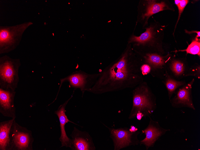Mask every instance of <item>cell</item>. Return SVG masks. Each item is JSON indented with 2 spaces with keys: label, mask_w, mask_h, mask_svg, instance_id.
Instances as JSON below:
<instances>
[{
  "label": "cell",
  "mask_w": 200,
  "mask_h": 150,
  "mask_svg": "<svg viewBox=\"0 0 200 150\" xmlns=\"http://www.w3.org/2000/svg\"><path fill=\"white\" fill-rule=\"evenodd\" d=\"M126 50L120 58L100 72L95 84L87 91L95 94L117 92L127 88H134L143 81L141 66L132 64Z\"/></svg>",
  "instance_id": "cell-1"
},
{
  "label": "cell",
  "mask_w": 200,
  "mask_h": 150,
  "mask_svg": "<svg viewBox=\"0 0 200 150\" xmlns=\"http://www.w3.org/2000/svg\"><path fill=\"white\" fill-rule=\"evenodd\" d=\"M132 106L128 119L135 118L140 113L145 118L150 116L157 108L156 97L147 83L143 81L134 88Z\"/></svg>",
  "instance_id": "cell-2"
},
{
  "label": "cell",
  "mask_w": 200,
  "mask_h": 150,
  "mask_svg": "<svg viewBox=\"0 0 200 150\" xmlns=\"http://www.w3.org/2000/svg\"><path fill=\"white\" fill-rule=\"evenodd\" d=\"M33 24L28 22L13 26H1L0 54L8 53L16 48L24 32Z\"/></svg>",
  "instance_id": "cell-3"
},
{
  "label": "cell",
  "mask_w": 200,
  "mask_h": 150,
  "mask_svg": "<svg viewBox=\"0 0 200 150\" xmlns=\"http://www.w3.org/2000/svg\"><path fill=\"white\" fill-rule=\"evenodd\" d=\"M21 65L19 59H13L6 55L0 57V88L15 90L19 81Z\"/></svg>",
  "instance_id": "cell-4"
},
{
  "label": "cell",
  "mask_w": 200,
  "mask_h": 150,
  "mask_svg": "<svg viewBox=\"0 0 200 150\" xmlns=\"http://www.w3.org/2000/svg\"><path fill=\"white\" fill-rule=\"evenodd\" d=\"M34 140L32 132L15 121L10 134V150H33Z\"/></svg>",
  "instance_id": "cell-5"
},
{
  "label": "cell",
  "mask_w": 200,
  "mask_h": 150,
  "mask_svg": "<svg viewBox=\"0 0 200 150\" xmlns=\"http://www.w3.org/2000/svg\"><path fill=\"white\" fill-rule=\"evenodd\" d=\"M110 137L113 142L114 150H119L131 146L139 144L138 136L140 133L138 130L131 132L128 127L114 128L108 127Z\"/></svg>",
  "instance_id": "cell-6"
},
{
  "label": "cell",
  "mask_w": 200,
  "mask_h": 150,
  "mask_svg": "<svg viewBox=\"0 0 200 150\" xmlns=\"http://www.w3.org/2000/svg\"><path fill=\"white\" fill-rule=\"evenodd\" d=\"M100 75V72L88 74L81 70L76 71L66 77L60 79V84L56 100L61 85L65 81L69 82V87L74 89H79L82 95L85 91L90 89L95 84Z\"/></svg>",
  "instance_id": "cell-7"
},
{
  "label": "cell",
  "mask_w": 200,
  "mask_h": 150,
  "mask_svg": "<svg viewBox=\"0 0 200 150\" xmlns=\"http://www.w3.org/2000/svg\"><path fill=\"white\" fill-rule=\"evenodd\" d=\"M194 81L195 79L193 78L190 81L177 90L175 96L169 100L172 107L175 108L187 107L196 110L192 95V86Z\"/></svg>",
  "instance_id": "cell-8"
},
{
  "label": "cell",
  "mask_w": 200,
  "mask_h": 150,
  "mask_svg": "<svg viewBox=\"0 0 200 150\" xmlns=\"http://www.w3.org/2000/svg\"><path fill=\"white\" fill-rule=\"evenodd\" d=\"M148 126L142 130V132L146 137L143 140H140L139 144L144 145L146 150L153 147L156 142L162 136L164 135L169 129L161 127L158 122L153 120L150 116Z\"/></svg>",
  "instance_id": "cell-9"
},
{
  "label": "cell",
  "mask_w": 200,
  "mask_h": 150,
  "mask_svg": "<svg viewBox=\"0 0 200 150\" xmlns=\"http://www.w3.org/2000/svg\"><path fill=\"white\" fill-rule=\"evenodd\" d=\"M145 62L151 67L150 74L153 77L162 80L166 74V63L168 61L166 57L157 53L148 52L143 55Z\"/></svg>",
  "instance_id": "cell-10"
},
{
  "label": "cell",
  "mask_w": 200,
  "mask_h": 150,
  "mask_svg": "<svg viewBox=\"0 0 200 150\" xmlns=\"http://www.w3.org/2000/svg\"><path fill=\"white\" fill-rule=\"evenodd\" d=\"M72 150H95L93 139L88 132L80 130L75 127L70 135Z\"/></svg>",
  "instance_id": "cell-11"
},
{
  "label": "cell",
  "mask_w": 200,
  "mask_h": 150,
  "mask_svg": "<svg viewBox=\"0 0 200 150\" xmlns=\"http://www.w3.org/2000/svg\"><path fill=\"white\" fill-rule=\"evenodd\" d=\"M15 90L0 88V112L4 116L15 119L16 109L14 103Z\"/></svg>",
  "instance_id": "cell-12"
},
{
  "label": "cell",
  "mask_w": 200,
  "mask_h": 150,
  "mask_svg": "<svg viewBox=\"0 0 200 150\" xmlns=\"http://www.w3.org/2000/svg\"><path fill=\"white\" fill-rule=\"evenodd\" d=\"M73 95L66 101L63 104L60 105L57 110L54 111V113L58 117L60 122V136L59 140L61 143V147L65 146L66 147L71 148L72 139L69 138L67 136L65 129V125L68 122H70L75 124L77 125L73 122L70 120L66 114L65 108L66 105L72 98Z\"/></svg>",
  "instance_id": "cell-13"
},
{
  "label": "cell",
  "mask_w": 200,
  "mask_h": 150,
  "mask_svg": "<svg viewBox=\"0 0 200 150\" xmlns=\"http://www.w3.org/2000/svg\"><path fill=\"white\" fill-rule=\"evenodd\" d=\"M15 119L0 122V150H10V134Z\"/></svg>",
  "instance_id": "cell-14"
},
{
  "label": "cell",
  "mask_w": 200,
  "mask_h": 150,
  "mask_svg": "<svg viewBox=\"0 0 200 150\" xmlns=\"http://www.w3.org/2000/svg\"><path fill=\"white\" fill-rule=\"evenodd\" d=\"M189 69L181 60L174 59L171 61L169 68L166 69V72L173 78L180 80L186 77Z\"/></svg>",
  "instance_id": "cell-15"
},
{
  "label": "cell",
  "mask_w": 200,
  "mask_h": 150,
  "mask_svg": "<svg viewBox=\"0 0 200 150\" xmlns=\"http://www.w3.org/2000/svg\"><path fill=\"white\" fill-rule=\"evenodd\" d=\"M162 81L167 90L169 100L177 89L187 83L185 80H177L173 78L166 72L165 76Z\"/></svg>",
  "instance_id": "cell-16"
},
{
  "label": "cell",
  "mask_w": 200,
  "mask_h": 150,
  "mask_svg": "<svg viewBox=\"0 0 200 150\" xmlns=\"http://www.w3.org/2000/svg\"><path fill=\"white\" fill-rule=\"evenodd\" d=\"M168 9L169 8L164 2L157 3L154 0L148 1L146 11L142 15L143 19L146 18L147 19L152 15Z\"/></svg>",
  "instance_id": "cell-17"
},
{
  "label": "cell",
  "mask_w": 200,
  "mask_h": 150,
  "mask_svg": "<svg viewBox=\"0 0 200 150\" xmlns=\"http://www.w3.org/2000/svg\"><path fill=\"white\" fill-rule=\"evenodd\" d=\"M153 28L152 27L146 28V31L139 37L133 36L128 42L129 43L132 42L137 43V45H144L149 41L152 37V31Z\"/></svg>",
  "instance_id": "cell-18"
},
{
  "label": "cell",
  "mask_w": 200,
  "mask_h": 150,
  "mask_svg": "<svg viewBox=\"0 0 200 150\" xmlns=\"http://www.w3.org/2000/svg\"><path fill=\"white\" fill-rule=\"evenodd\" d=\"M196 39L193 40L188 45L186 49L179 50L180 51H185L187 54H197L200 57V42L198 40Z\"/></svg>",
  "instance_id": "cell-19"
},
{
  "label": "cell",
  "mask_w": 200,
  "mask_h": 150,
  "mask_svg": "<svg viewBox=\"0 0 200 150\" xmlns=\"http://www.w3.org/2000/svg\"><path fill=\"white\" fill-rule=\"evenodd\" d=\"M189 1L187 0H175V3L178 7L179 11V16L176 25H177L178 21H179L181 13L183 11L185 7L188 3Z\"/></svg>",
  "instance_id": "cell-20"
},
{
  "label": "cell",
  "mask_w": 200,
  "mask_h": 150,
  "mask_svg": "<svg viewBox=\"0 0 200 150\" xmlns=\"http://www.w3.org/2000/svg\"><path fill=\"white\" fill-rule=\"evenodd\" d=\"M191 76H194L199 79L200 78L199 66H198L195 68H189L188 72L186 75V77Z\"/></svg>",
  "instance_id": "cell-21"
},
{
  "label": "cell",
  "mask_w": 200,
  "mask_h": 150,
  "mask_svg": "<svg viewBox=\"0 0 200 150\" xmlns=\"http://www.w3.org/2000/svg\"><path fill=\"white\" fill-rule=\"evenodd\" d=\"M140 70L143 75L150 74L151 69L149 66L146 64H144L141 65Z\"/></svg>",
  "instance_id": "cell-22"
},
{
  "label": "cell",
  "mask_w": 200,
  "mask_h": 150,
  "mask_svg": "<svg viewBox=\"0 0 200 150\" xmlns=\"http://www.w3.org/2000/svg\"><path fill=\"white\" fill-rule=\"evenodd\" d=\"M185 32H186L188 33V34H191L193 33H196L197 34V35L196 36V38L198 37H199L200 36V31H188L187 30H185Z\"/></svg>",
  "instance_id": "cell-23"
},
{
  "label": "cell",
  "mask_w": 200,
  "mask_h": 150,
  "mask_svg": "<svg viewBox=\"0 0 200 150\" xmlns=\"http://www.w3.org/2000/svg\"><path fill=\"white\" fill-rule=\"evenodd\" d=\"M129 128L130 130L132 132H135L138 130V128L134 125L131 126Z\"/></svg>",
  "instance_id": "cell-24"
}]
</instances>
